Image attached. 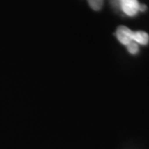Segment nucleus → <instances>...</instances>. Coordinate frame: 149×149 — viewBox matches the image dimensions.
I'll return each instance as SVG.
<instances>
[{
  "instance_id": "nucleus-3",
  "label": "nucleus",
  "mask_w": 149,
  "mask_h": 149,
  "mask_svg": "<svg viewBox=\"0 0 149 149\" xmlns=\"http://www.w3.org/2000/svg\"><path fill=\"white\" fill-rule=\"evenodd\" d=\"M133 42L140 45H147L149 42V36L147 32L143 31H137L133 32L132 34Z\"/></svg>"
},
{
  "instance_id": "nucleus-1",
  "label": "nucleus",
  "mask_w": 149,
  "mask_h": 149,
  "mask_svg": "<svg viewBox=\"0 0 149 149\" xmlns=\"http://www.w3.org/2000/svg\"><path fill=\"white\" fill-rule=\"evenodd\" d=\"M140 3L138 0H121L120 8L121 10L129 17L137 15L139 12Z\"/></svg>"
},
{
  "instance_id": "nucleus-2",
  "label": "nucleus",
  "mask_w": 149,
  "mask_h": 149,
  "mask_svg": "<svg viewBox=\"0 0 149 149\" xmlns=\"http://www.w3.org/2000/svg\"><path fill=\"white\" fill-rule=\"evenodd\" d=\"M132 34L133 31L125 26H119L116 30V37L118 40L119 41V42L125 46H128L129 43L133 42Z\"/></svg>"
},
{
  "instance_id": "nucleus-4",
  "label": "nucleus",
  "mask_w": 149,
  "mask_h": 149,
  "mask_svg": "<svg viewBox=\"0 0 149 149\" xmlns=\"http://www.w3.org/2000/svg\"><path fill=\"white\" fill-rule=\"evenodd\" d=\"M88 3L92 9L95 11L100 10L104 4V0H88Z\"/></svg>"
},
{
  "instance_id": "nucleus-7",
  "label": "nucleus",
  "mask_w": 149,
  "mask_h": 149,
  "mask_svg": "<svg viewBox=\"0 0 149 149\" xmlns=\"http://www.w3.org/2000/svg\"><path fill=\"white\" fill-rule=\"evenodd\" d=\"M147 9V7L146 5H144V4H140L139 6V11H142V12H143Z\"/></svg>"
},
{
  "instance_id": "nucleus-5",
  "label": "nucleus",
  "mask_w": 149,
  "mask_h": 149,
  "mask_svg": "<svg viewBox=\"0 0 149 149\" xmlns=\"http://www.w3.org/2000/svg\"><path fill=\"white\" fill-rule=\"evenodd\" d=\"M127 49L131 54H136L139 52V44H137L134 42H132L127 46Z\"/></svg>"
},
{
  "instance_id": "nucleus-6",
  "label": "nucleus",
  "mask_w": 149,
  "mask_h": 149,
  "mask_svg": "<svg viewBox=\"0 0 149 149\" xmlns=\"http://www.w3.org/2000/svg\"><path fill=\"white\" fill-rule=\"evenodd\" d=\"M120 2L121 0H111L112 5L115 8H120Z\"/></svg>"
}]
</instances>
